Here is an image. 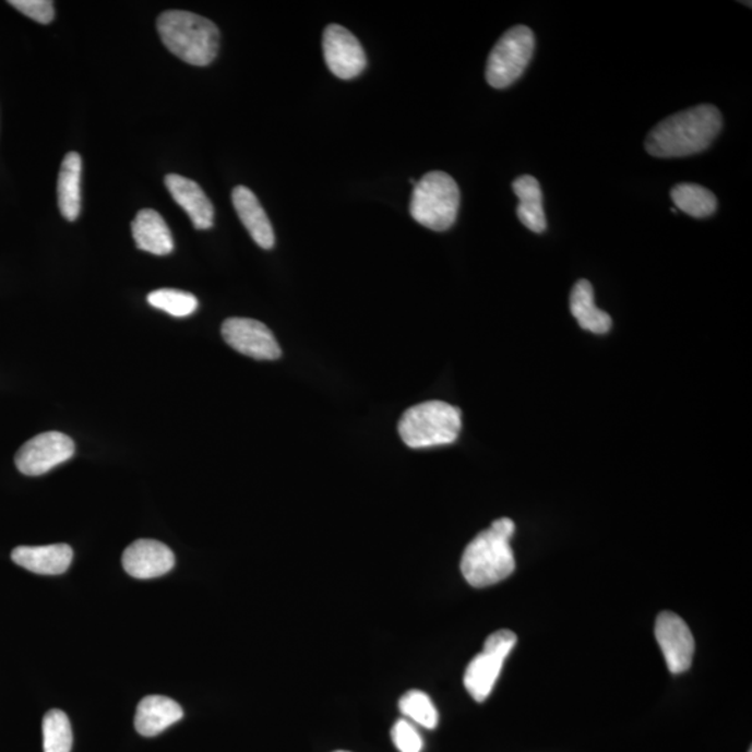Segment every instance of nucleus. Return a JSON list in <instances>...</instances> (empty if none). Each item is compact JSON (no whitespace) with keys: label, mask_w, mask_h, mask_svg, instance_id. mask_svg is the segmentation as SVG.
I'll return each instance as SVG.
<instances>
[{"label":"nucleus","mask_w":752,"mask_h":752,"mask_svg":"<svg viewBox=\"0 0 752 752\" xmlns=\"http://www.w3.org/2000/svg\"><path fill=\"white\" fill-rule=\"evenodd\" d=\"M749 752H752V750L750 749V751H749Z\"/></svg>","instance_id":"obj_29"},{"label":"nucleus","mask_w":752,"mask_h":752,"mask_svg":"<svg viewBox=\"0 0 752 752\" xmlns=\"http://www.w3.org/2000/svg\"><path fill=\"white\" fill-rule=\"evenodd\" d=\"M225 342L240 355L274 361L282 356L279 343L270 327L251 318H229L222 325Z\"/></svg>","instance_id":"obj_8"},{"label":"nucleus","mask_w":752,"mask_h":752,"mask_svg":"<svg viewBox=\"0 0 752 752\" xmlns=\"http://www.w3.org/2000/svg\"><path fill=\"white\" fill-rule=\"evenodd\" d=\"M514 529L512 520L499 518L467 545L461 568L469 585L486 588L503 582L514 572L516 560L510 547Z\"/></svg>","instance_id":"obj_2"},{"label":"nucleus","mask_w":752,"mask_h":752,"mask_svg":"<svg viewBox=\"0 0 752 752\" xmlns=\"http://www.w3.org/2000/svg\"><path fill=\"white\" fill-rule=\"evenodd\" d=\"M184 712L176 701L164 695H150L140 701L135 714V730L144 737H155L183 718Z\"/></svg>","instance_id":"obj_15"},{"label":"nucleus","mask_w":752,"mask_h":752,"mask_svg":"<svg viewBox=\"0 0 752 752\" xmlns=\"http://www.w3.org/2000/svg\"><path fill=\"white\" fill-rule=\"evenodd\" d=\"M44 752H70L73 745L72 725L63 711L47 712L43 720Z\"/></svg>","instance_id":"obj_22"},{"label":"nucleus","mask_w":752,"mask_h":752,"mask_svg":"<svg viewBox=\"0 0 752 752\" xmlns=\"http://www.w3.org/2000/svg\"><path fill=\"white\" fill-rule=\"evenodd\" d=\"M724 119L714 105H699L669 116L656 124L645 140L655 158H683L703 153L720 133Z\"/></svg>","instance_id":"obj_1"},{"label":"nucleus","mask_w":752,"mask_h":752,"mask_svg":"<svg viewBox=\"0 0 752 752\" xmlns=\"http://www.w3.org/2000/svg\"><path fill=\"white\" fill-rule=\"evenodd\" d=\"M17 566L41 575H59L68 572L73 562V549L68 544L45 547H19L12 552Z\"/></svg>","instance_id":"obj_13"},{"label":"nucleus","mask_w":752,"mask_h":752,"mask_svg":"<svg viewBox=\"0 0 752 752\" xmlns=\"http://www.w3.org/2000/svg\"><path fill=\"white\" fill-rule=\"evenodd\" d=\"M503 656H499L484 649L481 654L474 656L464 673V685L477 703H484L491 695L494 683L501 675Z\"/></svg>","instance_id":"obj_18"},{"label":"nucleus","mask_w":752,"mask_h":752,"mask_svg":"<svg viewBox=\"0 0 752 752\" xmlns=\"http://www.w3.org/2000/svg\"><path fill=\"white\" fill-rule=\"evenodd\" d=\"M392 740L401 752H421L422 739L410 721L397 720L392 729Z\"/></svg>","instance_id":"obj_26"},{"label":"nucleus","mask_w":752,"mask_h":752,"mask_svg":"<svg viewBox=\"0 0 752 752\" xmlns=\"http://www.w3.org/2000/svg\"><path fill=\"white\" fill-rule=\"evenodd\" d=\"M122 563L131 577L150 580L168 574L176 559L168 545L155 539H139L124 550Z\"/></svg>","instance_id":"obj_11"},{"label":"nucleus","mask_w":752,"mask_h":752,"mask_svg":"<svg viewBox=\"0 0 752 752\" xmlns=\"http://www.w3.org/2000/svg\"><path fill=\"white\" fill-rule=\"evenodd\" d=\"M165 184L171 199L186 211L195 229L208 230L214 226V205L195 181L184 176L168 175L165 178Z\"/></svg>","instance_id":"obj_12"},{"label":"nucleus","mask_w":752,"mask_h":752,"mask_svg":"<svg viewBox=\"0 0 752 752\" xmlns=\"http://www.w3.org/2000/svg\"><path fill=\"white\" fill-rule=\"evenodd\" d=\"M461 189L445 171H429L414 184L410 212L427 229L445 231L457 219Z\"/></svg>","instance_id":"obj_5"},{"label":"nucleus","mask_w":752,"mask_h":752,"mask_svg":"<svg viewBox=\"0 0 752 752\" xmlns=\"http://www.w3.org/2000/svg\"><path fill=\"white\" fill-rule=\"evenodd\" d=\"M671 200L681 212L695 219L708 218L718 208V200L712 191L694 183H680L671 189Z\"/></svg>","instance_id":"obj_21"},{"label":"nucleus","mask_w":752,"mask_h":752,"mask_svg":"<svg viewBox=\"0 0 752 752\" xmlns=\"http://www.w3.org/2000/svg\"><path fill=\"white\" fill-rule=\"evenodd\" d=\"M131 231L140 250L154 255H168L175 249L169 226L154 210H141L131 225Z\"/></svg>","instance_id":"obj_16"},{"label":"nucleus","mask_w":752,"mask_h":752,"mask_svg":"<svg viewBox=\"0 0 752 752\" xmlns=\"http://www.w3.org/2000/svg\"><path fill=\"white\" fill-rule=\"evenodd\" d=\"M570 311L583 330L595 335H605L612 327V318L595 305L593 285L588 280H578L574 285L570 296Z\"/></svg>","instance_id":"obj_19"},{"label":"nucleus","mask_w":752,"mask_h":752,"mask_svg":"<svg viewBox=\"0 0 752 752\" xmlns=\"http://www.w3.org/2000/svg\"><path fill=\"white\" fill-rule=\"evenodd\" d=\"M156 27L165 47L186 63L203 68L218 57L220 33L208 19L169 10L160 14Z\"/></svg>","instance_id":"obj_3"},{"label":"nucleus","mask_w":752,"mask_h":752,"mask_svg":"<svg viewBox=\"0 0 752 752\" xmlns=\"http://www.w3.org/2000/svg\"><path fill=\"white\" fill-rule=\"evenodd\" d=\"M462 431L461 408L433 401L413 406L403 414L398 433L408 447L451 445Z\"/></svg>","instance_id":"obj_4"},{"label":"nucleus","mask_w":752,"mask_h":752,"mask_svg":"<svg viewBox=\"0 0 752 752\" xmlns=\"http://www.w3.org/2000/svg\"><path fill=\"white\" fill-rule=\"evenodd\" d=\"M398 706H401L403 715L408 716V718L416 721V724L421 725L422 728H437L439 721L438 711L432 700L429 699V695L423 693V691H407V693L402 696Z\"/></svg>","instance_id":"obj_24"},{"label":"nucleus","mask_w":752,"mask_h":752,"mask_svg":"<svg viewBox=\"0 0 752 752\" xmlns=\"http://www.w3.org/2000/svg\"><path fill=\"white\" fill-rule=\"evenodd\" d=\"M82 156L69 153L60 166L58 179V203L64 219L74 222L82 212Z\"/></svg>","instance_id":"obj_17"},{"label":"nucleus","mask_w":752,"mask_h":752,"mask_svg":"<svg viewBox=\"0 0 752 752\" xmlns=\"http://www.w3.org/2000/svg\"><path fill=\"white\" fill-rule=\"evenodd\" d=\"M148 302L151 306L168 312L176 318L193 315L199 308V300L191 293L176 289H160L150 293Z\"/></svg>","instance_id":"obj_23"},{"label":"nucleus","mask_w":752,"mask_h":752,"mask_svg":"<svg viewBox=\"0 0 752 752\" xmlns=\"http://www.w3.org/2000/svg\"><path fill=\"white\" fill-rule=\"evenodd\" d=\"M324 57L331 72L342 80L358 77L367 68L360 41L342 25H327L324 32Z\"/></svg>","instance_id":"obj_10"},{"label":"nucleus","mask_w":752,"mask_h":752,"mask_svg":"<svg viewBox=\"0 0 752 752\" xmlns=\"http://www.w3.org/2000/svg\"><path fill=\"white\" fill-rule=\"evenodd\" d=\"M74 452L72 438L62 432L49 431L25 442L14 462L24 476L38 477L70 461Z\"/></svg>","instance_id":"obj_7"},{"label":"nucleus","mask_w":752,"mask_h":752,"mask_svg":"<svg viewBox=\"0 0 752 752\" xmlns=\"http://www.w3.org/2000/svg\"><path fill=\"white\" fill-rule=\"evenodd\" d=\"M335 752H347V751H335Z\"/></svg>","instance_id":"obj_28"},{"label":"nucleus","mask_w":752,"mask_h":752,"mask_svg":"<svg viewBox=\"0 0 752 752\" xmlns=\"http://www.w3.org/2000/svg\"><path fill=\"white\" fill-rule=\"evenodd\" d=\"M516 644L517 635L514 634L513 631L499 630L497 633L489 635L486 644H484V649L503 656V658L506 659Z\"/></svg>","instance_id":"obj_27"},{"label":"nucleus","mask_w":752,"mask_h":752,"mask_svg":"<svg viewBox=\"0 0 752 752\" xmlns=\"http://www.w3.org/2000/svg\"><path fill=\"white\" fill-rule=\"evenodd\" d=\"M535 37L526 25H516L504 33L489 53L487 82L491 87L503 89L522 77L533 58Z\"/></svg>","instance_id":"obj_6"},{"label":"nucleus","mask_w":752,"mask_h":752,"mask_svg":"<svg viewBox=\"0 0 752 752\" xmlns=\"http://www.w3.org/2000/svg\"><path fill=\"white\" fill-rule=\"evenodd\" d=\"M513 191L520 200L517 216L520 222L534 234L547 230V216L544 211L541 184L533 176H522L513 181Z\"/></svg>","instance_id":"obj_20"},{"label":"nucleus","mask_w":752,"mask_h":752,"mask_svg":"<svg viewBox=\"0 0 752 752\" xmlns=\"http://www.w3.org/2000/svg\"><path fill=\"white\" fill-rule=\"evenodd\" d=\"M655 637L671 673L689 670L693 664L695 641L688 623L680 616L673 612L660 613L656 619Z\"/></svg>","instance_id":"obj_9"},{"label":"nucleus","mask_w":752,"mask_h":752,"mask_svg":"<svg viewBox=\"0 0 752 752\" xmlns=\"http://www.w3.org/2000/svg\"><path fill=\"white\" fill-rule=\"evenodd\" d=\"M237 215L249 231L252 240L264 250H271L275 246L274 227H272L266 212L252 193L250 189L244 186L236 187L234 194H231Z\"/></svg>","instance_id":"obj_14"},{"label":"nucleus","mask_w":752,"mask_h":752,"mask_svg":"<svg viewBox=\"0 0 752 752\" xmlns=\"http://www.w3.org/2000/svg\"><path fill=\"white\" fill-rule=\"evenodd\" d=\"M9 4L39 24L53 22V2L49 0H10Z\"/></svg>","instance_id":"obj_25"}]
</instances>
